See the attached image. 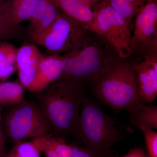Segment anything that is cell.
<instances>
[{
    "mask_svg": "<svg viewBox=\"0 0 157 157\" xmlns=\"http://www.w3.org/2000/svg\"><path fill=\"white\" fill-rule=\"evenodd\" d=\"M57 80L36 94L38 103L52 125L53 136L76 140L84 86L63 77Z\"/></svg>",
    "mask_w": 157,
    "mask_h": 157,
    "instance_id": "6da1fadb",
    "label": "cell"
},
{
    "mask_svg": "<svg viewBox=\"0 0 157 157\" xmlns=\"http://www.w3.org/2000/svg\"><path fill=\"white\" fill-rule=\"evenodd\" d=\"M117 121L104 112L93 98L84 96L80 107L76 142L97 157H116L112 147L123 140Z\"/></svg>",
    "mask_w": 157,
    "mask_h": 157,
    "instance_id": "7a4b0ae2",
    "label": "cell"
},
{
    "mask_svg": "<svg viewBox=\"0 0 157 157\" xmlns=\"http://www.w3.org/2000/svg\"><path fill=\"white\" fill-rule=\"evenodd\" d=\"M63 56V72L61 77L83 85L94 84L117 63L99 44L83 36Z\"/></svg>",
    "mask_w": 157,
    "mask_h": 157,
    "instance_id": "3957f363",
    "label": "cell"
},
{
    "mask_svg": "<svg viewBox=\"0 0 157 157\" xmlns=\"http://www.w3.org/2000/svg\"><path fill=\"white\" fill-rule=\"evenodd\" d=\"M93 85L94 95L98 101L116 110H127L142 101L133 65L129 63L117 62Z\"/></svg>",
    "mask_w": 157,
    "mask_h": 157,
    "instance_id": "277c9868",
    "label": "cell"
},
{
    "mask_svg": "<svg viewBox=\"0 0 157 157\" xmlns=\"http://www.w3.org/2000/svg\"><path fill=\"white\" fill-rule=\"evenodd\" d=\"M6 138L13 144L30 138L53 136L52 125L38 102L29 100L2 113Z\"/></svg>",
    "mask_w": 157,
    "mask_h": 157,
    "instance_id": "5b68a950",
    "label": "cell"
},
{
    "mask_svg": "<svg viewBox=\"0 0 157 157\" xmlns=\"http://www.w3.org/2000/svg\"><path fill=\"white\" fill-rule=\"evenodd\" d=\"M90 31L104 37L122 58L132 53L131 25L106 0L95 6Z\"/></svg>",
    "mask_w": 157,
    "mask_h": 157,
    "instance_id": "8992f818",
    "label": "cell"
},
{
    "mask_svg": "<svg viewBox=\"0 0 157 157\" xmlns=\"http://www.w3.org/2000/svg\"><path fill=\"white\" fill-rule=\"evenodd\" d=\"M84 29L76 21L60 13L50 27L35 43L52 55L68 52L83 36Z\"/></svg>",
    "mask_w": 157,
    "mask_h": 157,
    "instance_id": "52a82bcc",
    "label": "cell"
},
{
    "mask_svg": "<svg viewBox=\"0 0 157 157\" xmlns=\"http://www.w3.org/2000/svg\"><path fill=\"white\" fill-rule=\"evenodd\" d=\"M132 52L157 48V0H147L135 15Z\"/></svg>",
    "mask_w": 157,
    "mask_h": 157,
    "instance_id": "ba28073f",
    "label": "cell"
},
{
    "mask_svg": "<svg viewBox=\"0 0 157 157\" xmlns=\"http://www.w3.org/2000/svg\"><path fill=\"white\" fill-rule=\"evenodd\" d=\"M133 67L140 99L146 104L152 103L157 96V49L147 51L144 60Z\"/></svg>",
    "mask_w": 157,
    "mask_h": 157,
    "instance_id": "9c48e42d",
    "label": "cell"
},
{
    "mask_svg": "<svg viewBox=\"0 0 157 157\" xmlns=\"http://www.w3.org/2000/svg\"><path fill=\"white\" fill-rule=\"evenodd\" d=\"M43 57L33 44H24L17 48L16 70L20 83L27 90L34 81L38 66Z\"/></svg>",
    "mask_w": 157,
    "mask_h": 157,
    "instance_id": "30bf717a",
    "label": "cell"
},
{
    "mask_svg": "<svg viewBox=\"0 0 157 157\" xmlns=\"http://www.w3.org/2000/svg\"><path fill=\"white\" fill-rule=\"evenodd\" d=\"M64 56L52 55L40 61L35 79L28 90L38 94L60 78L63 72Z\"/></svg>",
    "mask_w": 157,
    "mask_h": 157,
    "instance_id": "8fae6325",
    "label": "cell"
},
{
    "mask_svg": "<svg viewBox=\"0 0 157 157\" xmlns=\"http://www.w3.org/2000/svg\"><path fill=\"white\" fill-rule=\"evenodd\" d=\"M128 123V126L135 127L140 129L142 127L157 129V107L147 106L140 101L127 109Z\"/></svg>",
    "mask_w": 157,
    "mask_h": 157,
    "instance_id": "7c38bea8",
    "label": "cell"
},
{
    "mask_svg": "<svg viewBox=\"0 0 157 157\" xmlns=\"http://www.w3.org/2000/svg\"><path fill=\"white\" fill-rule=\"evenodd\" d=\"M63 13L89 30L93 23V11L76 0H52Z\"/></svg>",
    "mask_w": 157,
    "mask_h": 157,
    "instance_id": "4fadbf2b",
    "label": "cell"
},
{
    "mask_svg": "<svg viewBox=\"0 0 157 157\" xmlns=\"http://www.w3.org/2000/svg\"><path fill=\"white\" fill-rule=\"evenodd\" d=\"M17 48L10 42L0 41V80L6 81L16 70Z\"/></svg>",
    "mask_w": 157,
    "mask_h": 157,
    "instance_id": "5bb4252c",
    "label": "cell"
},
{
    "mask_svg": "<svg viewBox=\"0 0 157 157\" xmlns=\"http://www.w3.org/2000/svg\"><path fill=\"white\" fill-rule=\"evenodd\" d=\"M24 89L20 82H0V106L11 107L21 103L25 100Z\"/></svg>",
    "mask_w": 157,
    "mask_h": 157,
    "instance_id": "9a60e30c",
    "label": "cell"
},
{
    "mask_svg": "<svg viewBox=\"0 0 157 157\" xmlns=\"http://www.w3.org/2000/svg\"><path fill=\"white\" fill-rule=\"evenodd\" d=\"M59 9L52 0H49L43 16L36 26L30 31V36L35 42L42 36L53 24L59 14Z\"/></svg>",
    "mask_w": 157,
    "mask_h": 157,
    "instance_id": "2e32d148",
    "label": "cell"
},
{
    "mask_svg": "<svg viewBox=\"0 0 157 157\" xmlns=\"http://www.w3.org/2000/svg\"><path fill=\"white\" fill-rule=\"evenodd\" d=\"M17 27L11 17L10 1L0 2V41L12 38L15 35Z\"/></svg>",
    "mask_w": 157,
    "mask_h": 157,
    "instance_id": "e0dca14e",
    "label": "cell"
},
{
    "mask_svg": "<svg viewBox=\"0 0 157 157\" xmlns=\"http://www.w3.org/2000/svg\"><path fill=\"white\" fill-rule=\"evenodd\" d=\"M39 0H11V15L14 24L18 26L30 17Z\"/></svg>",
    "mask_w": 157,
    "mask_h": 157,
    "instance_id": "ac0fdd59",
    "label": "cell"
},
{
    "mask_svg": "<svg viewBox=\"0 0 157 157\" xmlns=\"http://www.w3.org/2000/svg\"><path fill=\"white\" fill-rule=\"evenodd\" d=\"M41 152L33 140H21L14 143L13 147L4 157H41Z\"/></svg>",
    "mask_w": 157,
    "mask_h": 157,
    "instance_id": "d6986e66",
    "label": "cell"
},
{
    "mask_svg": "<svg viewBox=\"0 0 157 157\" xmlns=\"http://www.w3.org/2000/svg\"><path fill=\"white\" fill-rule=\"evenodd\" d=\"M109 5L131 25L132 20L135 16L138 8L128 0H106Z\"/></svg>",
    "mask_w": 157,
    "mask_h": 157,
    "instance_id": "ffe728a7",
    "label": "cell"
},
{
    "mask_svg": "<svg viewBox=\"0 0 157 157\" xmlns=\"http://www.w3.org/2000/svg\"><path fill=\"white\" fill-rule=\"evenodd\" d=\"M139 129L143 133L147 156L157 157V132L145 127Z\"/></svg>",
    "mask_w": 157,
    "mask_h": 157,
    "instance_id": "44dd1931",
    "label": "cell"
},
{
    "mask_svg": "<svg viewBox=\"0 0 157 157\" xmlns=\"http://www.w3.org/2000/svg\"><path fill=\"white\" fill-rule=\"evenodd\" d=\"M48 139L59 157H72L73 148L71 144L62 137L48 136Z\"/></svg>",
    "mask_w": 157,
    "mask_h": 157,
    "instance_id": "7402d4cb",
    "label": "cell"
},
{
    "mask_svg": "<svg viewBox=\"0 0 157 157\" xmlns=\"http://www.w3.org/2000/svg\"><path fill=\"white\" fill-rule=\"evenodd\" d=\"M45 157H59L48 139V136L32 139Z\"/></svg>",
    "mask_w": 157,
    "mask_h": 157,
    "instance_id": "603a6c76",
    "label": "cell"
},
{
    "mask_svg": "<svg viewBox=\"0 0 157 157\" xmlns=\"http://www.w3.org/2000/svg\"><path fill=\"white\" fill-rule=\"evenodd\" d=\"M49 0H39L30 17L29 19L30 30L36 26L45 13Z\"/></svg>",
    "mask_w": 157,
    "mask_h": 157,
    "instance_id": "cb8c5ba5",
    "label": "cell"
},
{
    "mask_svg": "<svg viewBox=\"0 0 157 157\" xmlns=\"http://www.w3.org/2000/svg\"><path fill=\"white\" fill-rule=\"evenodd\" d=\"M70 144L73 148L72 157H97L80 144L75 142Z\"/></svg>",
    "mask_w": 157,
    "mask_h": 157,
    "instance_id": "d4e9b609",
    "label": "cell"
},
{
    "mask_svg": "<svg viewBox=\"0 0 157 157\" xmlns=\"http://www.w3.org/2000/svg\"><path fill=\"white\" fill-rule=\"evenodd\" d=\"M2 108L0 106V157H4L6 152V135L2 118Z\"/></svg>",
    "mask_w": 157,
    "mask_h": 157,
    "instance_id": "484cf974",
    "label": "cell"
},
{
    "mask_svg": "<svg viewBox=\"0 0 157 157\" xmlns=\"http://www.w3.org/2000/svg\"><path fill=\"white\" fill-rule=\"evenodd\" d=\"M122 157H148L142 146L136 147L129 150L128 153Z\"/></svg>",
    "mask_w": 157,
    "mask_h": 157,
    "instance_id": "4316f807",
    "label": "cell"
},
{
    "mask_svg": "<svg viewBox=\"0 0 157 157\" xmlns=\"http://www.w3.org/2000/svg\"><path fill=\"white\" fill-rule=\"evenodd\" d=\"M76 1L81 3L85 6L90 8L91 6L98 3L99 0H76Z\"/></svg>",
    "mask_w": 157,
    "mask_h": 157,
    "instance_id": "83f0119b",
    "label": "cell"
},
{
    "mask_svg": "<svg viewBox=\"0 0 157 157\" xmlns=\"http://www.w3.org/2000/svg\"><path fill=\"white\" fill-rule=\"evenodd\" d=\"M128 1L135 6L139 8H140L145 5L147 0H128Z\"/></svg>",
    "mask_w": 157,
    "mask_h": 157,
    "instance_id": "f1b7e54d",
    "label": "cell"
},
{
    "mask_svg": "<svg viewBox=\"0 0 157 157\" xmlns=\"http://www.w3.org/2000/svg\"><path fill=\"white\" fill-rule=\"evenodd\" d=\"M2 1V0H0V2H1Z\"/></svg>",
    "mask_w": 157,
    "mask_h": 157,
    "instance_id": "f546056e",
    "label": "cell"
}]
</instances>
